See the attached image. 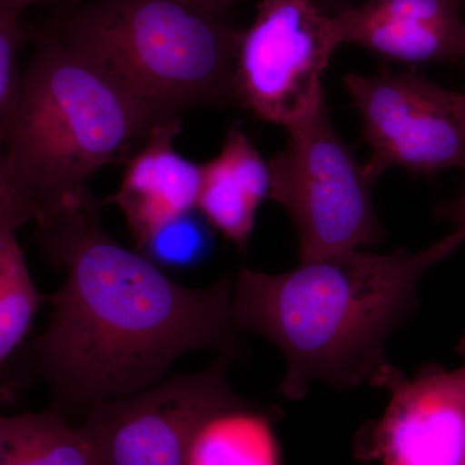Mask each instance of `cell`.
<instances>
[{"label":"cell","mask_w":465,"mask_h":465,"mask_svg":"<svg viewBox=\"0 0 465 465\" xmlns=\"http://www.w3.org/2000/svg\"><path fill=\"white\" fill-rule=\"evenodd\" d=\"M101 206L84 183L34 232L45 258L66 272L61 289L45 296L50 321L30 353L51 391L50 410L64 416L158 384L183 354H241L234 281L201 290L174 282L109 234Z\"/></svg>","instance_id":"1"},{"label":"cell","mask_w":465,"mask_h":465,"mask_svg":"<svg viewBox=\"0 0 465 465\" xmlns=\"http://www.w3.org/2000/svg\"><path fill=\"white\" fill-rule=\"evenodd\" d=\"M464 243V232L452 231L416 252L351 250L280 274L242 269L232 322L283 351L287 399L302 400L316 381L339 391L370 384L387 363L388 338L414 313L420 278Z\"/></svg>","instance_id":"2"},{"label":"cell","mask_w":465,"mask_h":465,"mask_svg":"<svg viewBox=\"0 0 465 465\" xmlns=\"http://www.w3.org/2000/svg\"><path fill=\"white\" fill-rule=\"evenodd\" d=\"M168 116L134 97L54 29L36 41L0 140L42 217L100 168L124 159Z\"/></svg>","instance_id":"3"},{"label":"cell","mask_w":465,"mask_h":465,"mask_svg":"<svg viewBox=\"0 0 465 465\" xmlns=\"http://www.w3.org/2000/svg\"><path fill=\"white\" fill-rule=\"evenodd\" d=\"M56 30L161 114L237 104L242 30L186 0H90Z\"/></svg>","instance_id":"4"},{"label":"cell","mask_w":465,"mask_h":465,"mask_svg":"<svg viewBox=\"0 0 465 465\" xmlns=\"http://www.w3.org/2000/svg\"><path fill=\"white\" fill-rule=\"evenodd\" d=\"M289 142L269 164V198L295 225L300 262H312L384 240L367 173L330 119L327 101L286 128Z\"/></svg>","instance_id":"5"},{"label":"cell","mask_w":465,"mask_h":465,"mask_svg":"<svg viewBox=\"0 0 465 465\" xmlns=\"http://www.w3.org/2000/svg\"><path fill=\"white\" fill-rule=\"evenodd\" d=\"M344 0H260L235 58L237 104L266 124L290 125L326 101L322 79L345 45Z\"/></svg>","instance_id":"6"},{"label":"cell","mask_w":465,"mask_h":465,"mask_svg":"<svg viewBox=\"0 0 465 465\" xmlns=\"http://www.w3.org/2000/svg\"><path fill=\"white\" fill-rule=\"evenodd\" d=\"M232 360L219 354L203 371L173 375L146 390L97 403L85 411L81 428L105 465H186L208 420L253 405L229 384Z\"/></svg>","instance_id":"7"},{"label":"cell","mask_w":465,"mask_h":465,"mask_svg":"<svg viewBox=\"0 0 465 465\" xmlns=\"http://www.w3.org/2000/svg\"><path fill=\"white\" fill-rule=\"evenodd\" d=\"M369 145L367 173L376 183L388 168L433 174L465 170V94L415 73L344 76Z\"/></svg>","instance_id":"8"},{"label":"cell","mask_w":465,"mask_h":465,"mask_svg":"<svg viewBox=\"0 0 465 465\" xmlns=\"http://www.w3.org/2000/svg\"><path fill=\"white\" fill-rule=\"evenodd\" d=\"M372 387L390 391L362 457L381 465H460L465 439V362L454 370L425 366L414 379L384 363Z\"/></svg>","instance_id":"9"},{"label":"cell","mask_w":465,"mask_h":465,"mask_svg":"<svg viewBox=\"0 0 465 465\" xmlns=\"http://www.w3.org/2000/svg\"><path fill=\"white\" fill-rule=\"evenodd\" d=\"M463 0H366L351 5L344 43L409 66L465 60Z\"/></svg>","instance_id":"10"},{"label":"cell","mask_w":465,"mask_h":465,"mask_svg":"<svg viewBox=\"0 0 465 465\" xmlns=\"http://www.w3.org/2000/svg\"><path fill=\"white\" fill-rule=\"evenodd\" d=\"M182 133L180 115L158 122L128 162L118 191L103 202L124 213L137 249L159 226L197 210L202 164L177 152L174 143Z\"/></svg>","instance_id":"11"},{"label":"cell","mask_w":465,"mask_h":465,"mask_svg":"<svg viewBox=\"0 0 465 465\" xmlns=\"http://www.w3.org/2000/svg\"><path fill=\"white\" fill-rule=\"evenodd\" d=\"M271 173L241 124L226 133L219 154L202 164L197 210L226 240L243 251L249 246L260 204L269 198Z\"/></svg>","instance_id":"12"},{"label":"cell","mask_w":465,"mask_h":465,"mask_svg":"<svg viewBox=\"0 0 465 465\" xmlns=\"http://www.w3.org/2000/svg\"><path fill=\"white\" fill-rule=\"evenodd\" d=\"M0 465H105L99 452L66 416L54 410L3 416Z\"/></svg>","instance_id":"13"},{"label":"cell","mask_w":465,"mask_h":465,"mask_svg":"<svg viewBox=\"0 0 465 465\" xmlns=\"http://www.w3.org/2000/svg\"><path fill=\"white\" fill-rule=\"evenodd\" d=\"M186 465H280L272 412L253 403L211 419L193 443Z\"/></svg>","instance_id":"14"},{"label":"cell","mask_w":465,"mask_h":465,"mask_svg":"<svg viewBox=\"0 0 465 465\" xmlns=\"http://www.w3.org/2000/svg\"><path fill=\"white\" fill-rule=\"evenodd\" d=\"M17 226L0 224V371L25 341L45 302L17 241ZM0 391V400L5 399Z\"/></svg>","instance_id":"15"},{"label":"cell","mask_w":465,"mask_h":465,"mask_svg":"<svg viewBox=\"0 0 465 465\" xmlns=\"http://www.w3.org/2000/svg\"><path fill=\"white\" fill-rule=\"evenodd\" d=\"M213 249V226L193 210L159 226L137 251L155 265L188 269L203 262Z\"/></svg>","instance_id":"16"},{"label":"cell","mask_w":465,"mask_h":465,"mask_svg":"<svg viewBox=\"0 0 465 465\" xmlns=\"http://www.w3.org/2000/svg\"><path fill=\"white\" fill-rule=\"evenodd\" d=\"M20 15L11 0H0V133L14 114L23 87L18 54L27 34L21 26Z\"/></svg>","instance_id":"17"},{"label":"cell","mask_w":465,"mask_h":465,"mask_svg":"<svg viewBox=\"0 0 465 465\" xmlns=\"http://www.w3.org/2000/svg\"><path fill=\"white\" fill-rule=\"evenodd\" d=\"M41 208L18 179L0 140V224H14L17 228L39 220Z\"/></svg>","instance_id":"18"},{"label":"cell","mask_w":465,"mask_h":465,"mask_svg":"<svg viewBox=\"0 0 465 465\" xmlns=\"http://www.w3.org/2000/svg\"><path fill=\"white\" fill-rule=\"evenodd\" d=\"M437 217L451 223L452 231L463 232L465 234V191L458 200L445 202L437 207Z\"/></svg>","instance_id":"19"},{"label":"cell","mask_w":465,"mask_h":465,"mask_svg":"<svg viewBox=\"0 0 465 465\" xmlns=\"http://www.w3.org/2000/svg\"><path fill=\"white\" fill-rule=\"evenodd\" d=\"M186 2L203 9V11L210 12V14L216 15V16L223 17L228 9L234 7L243 0H186Z\"/></svg>","instance_id":"20"},{"label":"cell","mask_w":465,"mask_h":465,"mask_svg":"<svg viewBox=\"0 0 465 465\" xmlns=\"http://www.w3.org/2000/svg\"><path fill=\"white\" fill-rule=\"evenodd\" d=\"M11 2L14 3L17 11L23 12L24 9L30 7V5H36V3L52 2V0H11Z\"/></svg>","instance_id":"21"},{"label":"cell","mask_w":465,"mask_h":465,"mask_svg":"<svg viewBox=\"0 0 465 465\" xmlns=\"http://www.w3.org/2000/svg\"><path fill=\"white\" fill-rule=\"evenodd\" d=\"M3 452V416H0V463H2Z\"/></svg>","instance_id":"22"},{"label":"cell","mask_w":465,"mask_h":465,"mask_svg":"<svg viewBox=\"0 0 465 465\" xmlns=\"http://www.w3.org/2000/svg\"><path fill=\"white\" fill-rule=\"evenodd\" d=\"M465 465V439H464V446H463V455H461V464Z\"/></svg>","instance_id":"23"},{"label":"cell","mask_w":465,"mask_h":465,"mask_svg":"<svg viewBox=\"0 0 465 465\" xmlns=\"http://www.w3.org/2000/svg\"><path fill=\"white\" fill-rule=\"evenodd\" d=\"M463 3H464V7H465V0H463Z\"/></svg>","instance_id":"24"}]
</instances>
